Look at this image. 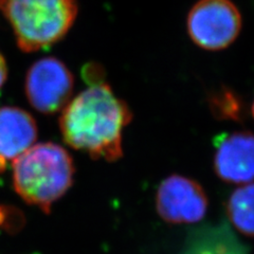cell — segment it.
<instances>
[{
	"instance_id": "6da1fadb",
	"label": "cell",
	"mask_w": 254,
	"mask_h": 254,
	"mask_svg": "<svg viewBox=\"0 0 254 254\" xmlns=\"http://www.w3.org/2000/svg\"><path fill=\"white\" fill-rule=\"evenodd\" d=\"M132 119L126 103L107 84H94L63 109L60 128L66 144L93 159L114 162L123 156L122 134Z\"/></svg>"
},
{
	"instance_id": "2e32d148",
	"label": "cell",
	"mask_w": 254,
	"mask_h": 254,
	"mask_svg": "<svg viewBox=\"0 0 254 254\" xmlns=\"http://www.w3.org/2000/svg\"><path fill=\"white\" fill-rule=\"evenodd\" d=\"M251 113H252V116L254 118V101H253V104H252V107H251Z\"/></svg>"
},
{
	"instance_id": "52a82bcc",
	"label": "cell",
	"mask_w": 254,
	"mask_h": 254,
	"mask_svg": "<svg viewBox=\"0 0 254 254\" xmlns=\"http://www.w3.org/2000/svg\"><path fill=\"white\" fill-rule=\"evenodd\" d=\"M214 170L221 180L230 184L254 182V134L235 131L220 137L216 143Z\"/></svg>"
},
{
	"instance_id": "30bf717a",
	"label": "cell",
	"mask_w": 254,
	"mask_h": 254,
	"mask_svg": "<svg viewBox=\"0 0 254 254\" xmlns=\"http://www.w3.org/2000/svg\"><path fill=\"white\" fill-rule=\"evenodd\" d=\"M227 214L238 232L254 237V182L234 190L227 202Z\"/></svg>"
},
{
	"instance_id": "8fae6325",
	"label": "cell",
	"mask_w": 254,
	"mask_h": 254,
	"mask_svg": "<svg viewBox=\"0 0 254 254\" xmlns=\"http://www.w3.org/2000/svg\"><path fill=\"white\" fill-rule=\"evenodd\" d=\"M211 104L212 110L219 118L228 119V120H238L240 119V102L233 92L229 90L218 92L211 100Z\"/></svg>"
},
{
	"instance_id": "7a4b0ae2",
	"label": "cell",
	"mask_w": 254,
	"mask_h": 254,
	"mask_svg": "<svg viewBox=\"0 0 254 254\" xmlns=\"http://www.w3.org/2000/svg\"><path fill=\"white\" fill-rule=\"evenodd\" d=\"M74 165L67 150L52 142L30 147L13 162V187L27 203L50 213L73 184Z\"/></svg>"
},
{
	"instance_id": "277c9868",
	"label": "cell",
	"mask_w": 254,
	"mask_h": 254,
	"mask_svg": "<svg viewBox=\"0 0 254 254\" xmlns=\"http://www.w3.org/2000/svg\"><path fill=\"white\" fill-rule=\"evenodd\" d=\"M242 29V15L230 0H199L188 15V32L195 45L209 51L226 49Z\"/></svg>"
},
{
	"instance_id": "9a60e30c",
	"label": "cell",
	"mask_w": 254,
	"mask_h": 254,
	"mask_svg": "<svg viewBox=\"0 0 254 254\" xmlns=\"http://www.w3.org/2000/svg\"><path fill=\"white\" fill-rule=\"evenodd\" d=\"M4 3H5V0H0V9H2Z\"/></svg>"
},
{
	"instance_id": "8992f818",
	"label": "cell",
	"mask_w": 254,
	"mask_h": 254,
	"mask_svg": "<svg viewBox=\"0 0 254 254\" xmlns=\"http://www.w3.org/2000/svg\"><path fill=\"white\" fill-rule=\"evenodd\" d=\"M209 200L197 181L171 175L159 186L156 209L164 221L170 224H195L205 216Z\"/></svg>"
},
{
	"instance_id": "9c48e42d",
	"label": "cell",
	"mask_w": 254,
	"mask_h": 254,
	"mask_svg": "<svg viewBox=\"0 0 254 254\" xmlns=\"http://www.w3.org/2000/svg\"><path fill=\"white\" fill-rule=\"evenodd\" d=\"M181 254H246V247L230 228L205 227L190 236Z\"/></svg>"
},
{
	"instance_id": "5bb4252c",
	"label": "cell",
	"mask_w": 254,
	"mask_h": 254,
	"mask_svg": "<svg viewBox=\"0 0 254 254\" xmlns=\"http://www.w3.org/2000/svg\"><path fill=\"white\" fill-rule=\"evenodd\" d=\"M5 165H6V161L3 160L2 158H0V173H2L5 170Z\"/></svg>"
},
{
	"instance_id": "4fadbf2b",
	"label": "cell",
	"mask_w": 254,
	"mask_h": 254,
	"mask_svg": "<svg viewBox=\"0 0 254 254\" xmlns=\"http://www.w3.org/2000/svg\"><path fill=\"white\" fill-rule=\"evenodd\" d=\"M9 218V210L3 208V206H0V227L3 226Z\"/></svg>"
},
{
	"instance_id": "ba28073f",
	"label": "cell",
	"mask_w": 254,
	"mask_h": 254,
	"mask_svg": "<svg viewBox=\"0 0 254 254\" xmlns=\"http://www.w3.org/2000/svg\"><path fill=\"white\" fill-rule=\"evenodd\" d=\"M37 138L36 122L18 107L0 108V158L15 160L33 146Z\"/></svg>"
},
{
	"instance_id": "5b68a950",
	"label": "cell",
	"mask_w": 254,
	"mask_h": 254,
	"mask_svg": "<svg viewBox=\"0 0 254 254\" xmlns=\"http://www.w3.org/2000/svg\"><path fill=\"white\" fill-rule=\"evenodd\" d=\"M74 77L69 68L55 58L35 62L26 77V94L32 107L46 115L63 110L71 101Z\"/></svg>"
},
{
	"instance_id": "7c38bea8",
	"label": "cell",
	"mask_w": 254,
	"mask_h": 254,
	"mask_svg": "<svg viewBox=\"0 0 254 254\" xmlns=\"http://www.w3.org/2000/svg\"><path fill=\"white\" fill-rule=\"evenodd\" d=\"M7 76V67H6V63L4 58L2 57V54L0 53V88L3 86L5 79Z\"/></svg>"
},
{
	"instance_id": "3957f363",
	"label": "cell",
	"mask_w": 254,
	"mask_h": 254,
	"mask_svg": "<svg viewBox=\"0 0 254 254\" xmlns=\"http://www.w3.org/2000/svg\"><path fill=\"white\" fill-rule=\"evenodd\" d=\"M3 11L17 45L34 52L58 43L68 33L77 15L76 0H5Z\"/></svg>"
}]
</instances>
